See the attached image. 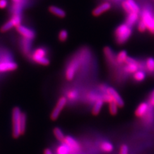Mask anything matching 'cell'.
I'll return each mask as SVG.
<instances>
[{"instance_id": "obj_1", "label": "cell", "mask_w": 154, "mask_h": 154, "mask_svg": "<svg viewBox=\"0 0 154 154\" xmlns=\"http://www.w3.org/2000/svg\"><path fill=\"white\" fill-rule=\"evenodd\" d=\"M132 33V30L131 26H128L126 23L122 24L115 30L116 41L118 45H123L131 37Z\"/></svg>"}, {"instance_id": "obj_2", "label": "cell", "mask_w": 154, "mask_h": 154, "mask_svg": "<svg viewBox=\"0 0 154 154\" xmlns=\"http://www.w3.org/2000/svg\"><path fill=\"white\" fill-rule=\"evenodd\" d=\"M22 112L18 107H15L12 111V135L17 138L22 134L21 130V116Z\"/></svg>"}, {"instance_id": "obj_3", "label": "cell", "mask_w": 154, "mask_h": 154, "mask_svg": "<svg viewBox=\"0 0 154 154\" xmlns=\"http://www.w3.org/2000/svg\"><path fill=\"white\" fill-rule=\"evenodd\" d=\"M32 60L43 66H48L50 64V60L47 57V51L42 48H38L36 49L32 55Z\"/></svg>"}, {"instance_id": "obj_4", "label": "cell", "mask_w": 154, "mask_h": 154, "mask_svg": "<svg viewBox=\"0 0 154 154\" xmlns=\"http://www.w3.org/2000/svg\"><path fill=\"white\" fill-rule=\"evenodd\" d=\"M21 23V16H20V14H14L12 18L2 26L0 30H1L2 32H7L13 27H17L19 25H20Z\"/></svg>"}, {"instance_id": "obj_5", "label": "cell", "mask_w": 154, "mask_h": 154, "mask_svg": "<svg viewBox=\"0 0 154 154\" xmlns=\"http://www.w3.org/2000/svg\"><path fill=\"white\" fill-rule=\"evenodd\" d=\"M66 104L67 99L64 96H62V97H60L59 99V100L57 101V103L55 105V108L53 110V111L51 114V119L52 120H56L59 118L61 111L65 107Z\"/></svg>"}, {"instance_id": "obj_6", "label": "cell", "mask_w": 154, "mask_h": 154, "mask_svg": "<svg viewBox=\"0 0 154 154\" xmlns=\"http://www.w3.org/2000/svg\"><path fill=\"white\" fill-rule=\"evenodd\" d=\"M79 66V60L75 58L69 64L66 71V78L67 80H72L73 79L76 71Z\"/></svg>"}, {"instance_id": "obj_7", "label": "cell", "mask_w": 154, "mask_h": 154, "mask_svg": "<svg viewBox=\"0 0 154 154\" xmlns=\"http://www.w3.org/2000/svg\"><path fill=\"white\" fill-rule=\"evenodd\" d=\"M122 7L127 14L135 12L139 13L140 8L134 0H125L122 3Z\"/></svg>"}, {"instance_id": "obj_8", "label": "cell", "mask_w": 154, "mask_h": 154, "mask_svg": "<svg viewBox=\"0 0 154 154\" xmlns=\"http://www.w3.org/2000/svg\"><path fill=\"white\" fill-rule=\"evenodd\" d=\"M105 93H107L110 96L114 102L118 105L119 107H123L124 105V102L121 97V96L116 91L114 88L111 87H107V90H106Z\"/></svg>"}, {"instance_id": "obj_9", "label": "cell", "mask_w": 154, "mask_h": 154, "mask_svg": "<svg viewBox=\"0 0 154 154\" xmlns=\"http://www.w3.org/2000/svg\"><path fill=\"white\" fill-rule=\"evenodd\" d=\"M125 63L126 64V65H125L124 70L127 73H134L138 71L139 66L138 62L132 58L128 57Z\"/></svg>"}, {"instance_id": "obj_10", "label": "cell", "mask_w": 154, "mask_h": 154, "mask_svg": "<svg viewBox=\"0 0 154 154\" xmlns=\"http://www.w3.org/2000/svg\"><path fill=\"white\" fill-rule=\"evenodd\" d=\"M153 17H154V15L153 14L152 12L151 11V10H150L149 8L143 9V11H142L141 14L140 21H141L144 23V25H146L147 28V30L149 28V26H150L151 23L153 19Z\"/></svg>"}, {"instance_id": "obj_11", "label": "cell", "mask_w": 154, "mask_h": 154, "mask_svg": "<svg viewBox=\"0 0 154 154\" xmlns=\"http://www.w3.org/2000/svg\"><path fill=\"white\" fill-rule=\"evenodd\" d=\"M64 144L67 145L69 148L71 152H76L80 150V144L77 142L75 139L69 136H65V138L63 141Z\"/></svg>"}, {"instance_id": "obj_12", "label": "cell", "mask_w": 154, "mask_h": 154, "mask_svg": "<svg viewBox=\"0 0 154 154\" xmlns=\"http://www.w3.org/2000/svg\"><path fill=\"white\" fill-rule=\"evenodd\" d=\"M16 29L17 31L20 33L21 35H23L26 38H28V39L32 40L35 37V32L32 30H31V29L28 28L25 26L20 25L16 27Z\"/></svg>"}, {"instance_id": "obj_13", "label": "cell", "mask_w": 154, "mask_h": 154, "mask_svg": "<svg viewBox=\"0 0 154 154\" xmlns=\"http://www.w3.org/2000/svg\"><path fill=\"white\" fill-rule=\"evenodd\" d=\"M111 8V4L109 2H104L102 4H100L99 6L96 7L93 11V16L97 17L100 16L101 14L107 12Z\"/></svg>"}, {"instance_id": "obj_14", "label": "cell", "mask_w": 154, "mask_h": 154, "mask_svg": "<svg viewBox=\"0 0 154 154\" xmlns=\"http://www.w3.org/2000/svg\"><path fill=\"white\" fill-rule=\"evenodd\" d=\"M16 63L11 61H5L0 62V72L11 71L17 69Z\"/></svg>"}, {"instance_id": "obj_15", "label": "cell", "mask_w": 154, "mask_h": 154, "mask_svg": "<svg viewBox=\"0 0 154 154\" xmlns=\"http://www.w3.org/2000/svg\"><path fill=\"white\" fill-rule=\"evenodd\" d=\"M149 105L146 102H142L139 104L136 110V112H135V114H136V116L138 118H142L144 116L148 111Z\"/></svg>"}, {"instance_id": "obj_16", "label": "cell", "mask_w": 154, "mask_h": 154, "mask_svg": "<svg viewBox=\"0 0 154 154\" xmlns=\"http://www.w3.org/2000/svg\"><path fill=\"white\" fill-rule=\"evenodd\" d=\"M103 53L106 59L107 60V61L110 64L113 65L115 63H116V57L111 48L109 46L105 47L103 49Z\"/></svg>"}, {"instance_id": "obj_17", "label": "cell", "mask_w": 154, "mask_h": 154, "mask_svg": "<svg viewBox=\"0 0 154 154\" xmlns=\"http://www.w3.org/2000/svg\"><path fill=\"white\" fill-rule=\"evenodd\" d=\"M139 19V16L138 13H135V12L129 13L128 14V16L127 17L126 22H125V23H126L128 26L132 27L137 22Z\"/></svg>"}, {"instance_id": "obj_18", "label": "cell", "mask_w": 154, "mask_h": 154, "mask_svg": "<svg viewBox=\"0 0 154 154\" xmlns=\"http://www.w3.org/2000/svg\"><path fill=\"white\" fill-rule=\"evenodd\" d=\"M49 11L53 14H54L55 16L59 17H61V18H63L66 16V12L64 11L63 9H62L59 7H56V6H54V5H51L49 7Z\"/></svg>"}, {"instance_id": "obj_19", "label": "cell", "mask_w": 154, "mask_h": 154, "mask_svg": "<svg viewBox=\"0 0 154 154\" xmlns=\"http://www.w3.org/2000/svg\"><path fill=\"white\" fill-rule=\"evenodd\" d=\"M103 102L102 98H98L96 101L92 110V113L93 115H98L100 113L101 109L102 108Z\"/></svg>"}, {"instance_id": "obj_20", "label": "cell", "mask_w": 154, "mask_h": 154, "mask_svg": "<svg viewBox=\"0 0 154 154\" xmlns=\"http://www.w3.org/2000/svg\"><path fill=\"white\" fill-rule=\"evenodd\" d=\"M127 58L128 55L127 51L125 50H122L119 53L116 55V63L119 64H122L125 63Z\"/></svg>"}, {"instance_id": "obj_21", "label": "cell", "mask_w": 154, "mask_h": 154, "mask_svg": "<svg viewBox=\"0 0 154 154\" xmlns=\"http://www.w3.org/2000/svg\"><path fill=\"white\" fill-rule=\"evenodd\" d=\"M100 148L102 151H103L106 153H110V152L113 151L114 146L110 142L104 141V142L101 143Z\"/></svg>"}, {"instance_id": "obj_22", "label": "cell", "mask_w": 154, "mask_h": 154, "mask_svg": "<svg viewBox=\"0 0 154 154\" xmlns=\"http://www.w3.org/2000/svg\"><path fill=\"white\" fill-rule=\"evenodd\" d=\"M54 134L57 140H59L60 142H63L65 138V136L60 128L55 127L54 129Z\"/></svg>"}, {"instance_id": "obj_23", "label": "cell", "mask_w": 154, "mask_h": 154, "mask_svg": "<svg viewBox=\"0 0 154 154\" xmlns=\"http://www.w3.org/2000/svg\"><path fill=\"white\" fill-rule=\"evenodd\" d=\"M145 77H146V74L142 70H138L136 72V73H134V79L136 82H139L143 81L144 79H145Z\"/></svg>"}, {"instance_id": "obj_24", "label": "cell", "mask_w": 154, "mask_h": 154, "mask_svg": "<svg viewBox=\"0 0 154 154\" xmlns=\"http://www.w3.org/2000/svg\"><path fill=\"white\" fill-rule=\"evenodd\" d=\"M71 152L69 148L65 144H61L57 148V154H69Z\"/></svg>"}, {"instance_id": "obj_25", "label": "cell", "mask_w": 154, "mask_h": 154, "mask_svg": "<svg viewBox=\"0 0 154 154\" xmlns=\"http://www.w3.org/2000/svg\"><path fill=\"white\" fill-rule=\"evenodd\" d=\"M146 68L150 73H154V59L150 57L146 61Z\"/></svg>"}, {"instance_id": "obj_26", "label": "cell", "mask_w": 154, "mask_h": 154, "mask_svg": "<svg viewBox=\"0 0 154 154\" xmlns=\"http://www.w3.org/2000/svg\"><path fill=\"white\" fill-rule=\"evenodd\" d=\"M109 111L110 113L111 114V115H116L118 113V105L114 101L112 102H110L109 103Z\"/></svg>"}, {"instance_id": "obj_27", "label": "cell", "mask_w": 154, "mask_h": 154, "mask_svg": "<svg viewBox=\"0 0 154 154\" xmlns=\"http://www.w3.org/2000/svg\"><path fill=\"white\" fill-rule=\"evenodd\" d=\"M26 117L25 114L22 113L21 116V134H23L25 132L26 128Z\"/></svg>"}, {"instance_id": "obj_28", "label": "cell", "mask_w": 154, "mask_h": 154, "mask_svg": "<svg viewBox=\"0 0 154 154\" xmlns=\"http://www.w3.org/2000/svg\"><path fill=\"white\" fill-rule=\"evenodd\" d=\"M68 33L66 30H62L59 33V39L60 42H64L67 39Z\"/></svg>"}, {"instance_id": "obj_29", "label": "cell", "mask_w": 154, "mask_h": 154, "mask_svg": "<svg viewBox=\"0 0 154 154\" xmlns=\"http://www.w3.org/2000/svg\"><path fill=\"white\" fill-rule=\"evenodd\" d=\"M77 96H78V93H77L76 91L71 90L67 93V98L71 100L76 99L77 98Z\"/></svg>"}, {"instance_id": "obj_30", "label": "cell", "mask_w": 154, "mask_h": 154, "mask_svg": "<svg viewBox=\"0 0 154 154\" xmlns=\"http://www.w3.org/2000/svg\"><path fill=\"white\" fill-rule=\"evenodd\" d=\"M137 29L140 32H144L147 30V28L143 22H142L141 21H139L137 25Z\"/></svg>"}, {"instance_id": "obj_31", "label": "cell", "mask_w": 154, "mask_h": 154, "mask_svg": "<svg viewBox=\"0 0 154 154\" xmlns=\"http://www.w3.org/2000/svg\"><path fill=\"white\" fill-rule=\"evenodd\" d=\"M128 147L126 144H122L120 147L119 154H128Z\"/></svg>"}, {"instance_id": "obj_32", "label": "cell", "mask_w": 154, "mask_h": 154, "mask_svg": "<svg viewBox=\"0 0 154 154\" xmlns=\"http://www.w3.org/2000/svg\"><path fill=\"white\" fill-rule=\"evenodd\" d=\"M8 5V0H0V9L7 8Z\"/></svg>"}, {"instance_id": "obj_33", "label": "cell", "mask_w": 154, "mask_h": 154, "mask_svg": "<svg viewBox=\"0 0 154 154\" xmlns=\"http://www.w3.org/2000/svg\"><path fill=\"white\" fill-rule=\"evenodd\" d=\"M149 104L154 107V90L150 95V98H149Z\"/></svg>"}, {"instance_id": "obj_34", "label": "cell", "mask_w": 154, "mask_h": 154, "mask_svg": "<svg viewBox=\"0 0 154 154\" xmlns=\"http://www.w3.org/2000/svg\"><path fill=\"white\" fill-rule=\"evenodd\" d=\"M148 30L150 31V32L152 33V34H154V17H153V19L151 23L150 26H149V28H148Z\"/></svg>"}, {"instance_id": "obj_35", "label": "cell", "mask_w": 154, "mask_h": 154, "mask_svg": "<svg viewBox=\"0 0 154 154\" xmlns=\"http://www.w3.org/2000/svg\"><path fill=\"white\" fill-rule=\"evenodd\" d=\"M44 154H53V152L49 148H46L44 151Z\"/></svg>"}, {"instance_id": "obj_36", "label": "cell", "mask_w": 154, "mask_h": 154, "mask_svg": "<svg viewBox=\"0 0 154 154\" xmlns=\"http://www.w3.org/2000/svg\"><path fill=\"white\" fill-rule=\"evenodd\" d=\"M14 3H21L23 0H12Z\"/></svg>"}]
</instances>
